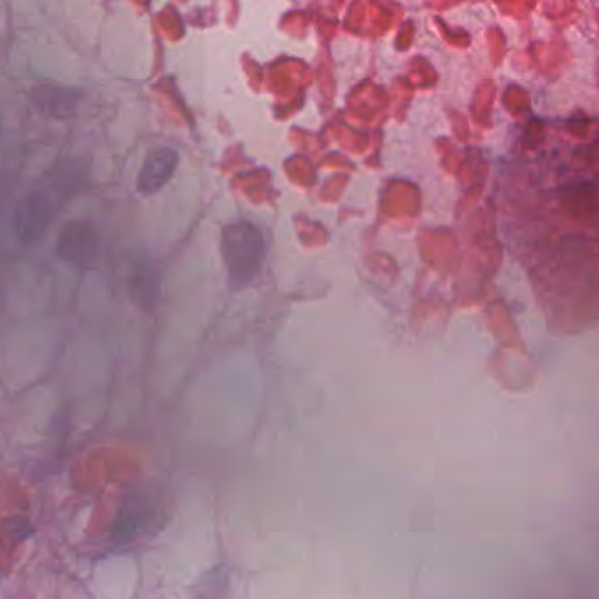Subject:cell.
I'll use <instances>...</instances> for the list:
<instances>
[{
  "mask_svg": "<svg viewBox=\"0 0 599 599\" xmlns=\"http://www.w3.org/2000/svg\"><path fill=\"white\" fill-rule=\"evenodd\" d=\"M265 254V237L258 226L249 221H235L223 228L221 256L232 289L246 288L253 282L265 261Z\"/></svg>",
  "mask_w": 599,
  "mask_h": 599,
  "instance_id": "6da1fadb",
  "label": "cell"
},
{
  "mask_svg": "<svg viewBox=\"0 0 599 599\" xmlns=\"http://www.w3.org/2000/svg\"><path fill=\"white\" fill-rule=\"evenodd\" d=\"M156 293H158V288H156V281L153 279V272L148 268L139 270L135 274L134 281H132V296H134L135 302L144 305V307H149L155 302Z\"/></svg>",
  "mask_w": 599,
  "mask_h": 599,
  "instance_id": "52a82bcc",
  "label": "cell"
},
{
  "mask_svg": "<svg viewBox=\"0 0 599 599\" xmlns=\"http://www.w3.org/2000/svg\"><path fill=\"white\" fill-rule=\"evenodd\" d=\"M561 204L578 225L596 226L599 223V188L592 183H575L561 191Z\"/></svg>",
  "mask_w": 599,
  "mask_h": 599,
  "instance_id": "277c9868",
  "label": "cell"
},
{
  "mask_svg": "<svg viewBox=\"0 0 599 599\" xmlns=\"http://www.w3.org/2000/svg\"><path fill=\"white\" fill-rule=\"evenodd\" d=\"M32 104L43 114H48L51 118L64 120L76 113L81 95L72 88L58 85H37L32 88L30 93Z\"/></svg>",
  "mask_w": 599,
  "mask_h": 599,
  "instance_id": "8992f818",
  "label": "cell"
},
{
  "mask_svg": "<svg viewBox=\"0 0 599 599\" xmlns=\"http://www.w3.org/2000/svg\"><path fill=\"white\" fill-rule=\"evenodd\" d=\"M177 162H179V156L174 149L160 148L149 153L146 162L142 165L141 172H139L137 190L141 191L142 195L158 193L174 176Z\"/></svg>",
  "mask_w": 599,
  "mask_h": 599,
  "instance_id": "5b68a950",
  "label": "cell"
},
{
  "mask_svg": "<svg viewBox=\"0 0 599 599\" xmlns=\"http://www.w3.org/2000/svg\"><path fill=\"white\" fill-rule=\"evenodd\" d=\"M55 212L57 200L51 193L44 190L30 191L29 195H25L20 204L16 205L13 216L16 239L20 240L23 246H34L43 239Z\"/></svg>",
  "mask_w": 599,
  "mask_h": 599,
  "instance_id": "7a4b0ae2",
  "label": "cell"
},
{
  "mask_svg": "<svg viewBox=\"0 0 599 599\" xmlns=\"http://www.w3.org/2000/svg\"><path fill=\"white\" fill-rule=\"evenodd\" d=\"M100 239L95 226L85 219H72L58 235L57 253L74 267H92L99 258Z\"/></svg>",
  "mask_w": 599,
  "mask_h": 599,
  "instance_id": "3957f363",
  "label": "cell"
},
{
  "mask_svg": "<svg viewBox=\"0 0 599 599\" xmlns=\"http://www.w3.org/2000/svg\"><path fill=\"white\" fill-rule=\"evenodd\" d=\"M0 130H2V123H0Z\"/></svg>",
  "mask_w": 599,
  "mask_h": 599,
  "instance_id": "ba28073f",
  "label": "cell"
}]
</instances>
